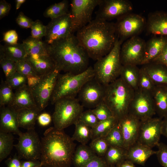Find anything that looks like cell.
I'll return each mask as SVG.
<instances>
[{"label": "cell", "instance_id": "cell-57", "mask_svg": "<svg viewBox=\"0 0 167 167\" xmlns=\"http://www.w3.org/2000/svg\"><path fill=\"white\" fill-rule=\"evenodd\" d=\"M161 133V135L167 138V116L164 117L162 120Z\"/></svg>", "mask_w": 167, "mask_h": 167}, {"label": "cell", "instance_id": "cell-58", "mask_svg": "<svg viewBox=\"0 0 167 167\" xmlns=\"http://www.w3.org/2000/svg\"><path fill=\"white\" fill-rule=\"evenodd\" d=\"M115 167H136L134 165V163L132 162L127 160H125L121 162Z\"/></svg>", "mask_w": 167, "mask_h": 167}, {"label": "cell", "instance_id": "cell-30", "mask_svg": "<svg viewBox=\"0 0 167 167\" xmlns=\"http://www.w3.org/2000/svg\"><path fill=\"white\" fill-rule=\"evenodd\" d=\"M96 155L89 146L81 144L75 149L72 160L74 167H81L91 160Z\"/></svg>", "mask_w": 167, "mask_h": 167}, {"label": "cell", "instance_id": "cell-20", "mask_svg": "<svg viewBox=\"0 0 167 167\" xmlns=\"http://www.w3.org/2000/svg\"><path fill=\"white\" fill-rule=\"evenodd\" d=\"M19 128L16 111L8 106L0 107V131L19 136L22 132Z\"/></svg>", "mask_w": 167, "mask_h": 167}, {"label": "cell", "instance_id": "cell-54", "mask_svg": "<svg viewBox=\"0 0 167 167\" xmlns=\"http://www.w3.org/2000/svg\"><path fill=\"white\" fill-rule=\"evenodd\" d=\"M5 163L7 167H21V161L16 155L12 157L8 158L6 161Z\"/></svg>", "mask_w": 167, "mask_h": 167}, {"label": "cell", "instance_id": "cell-39", "mask_svg": "<svg viewBox=\"0 0 167 167\" xmlns=\"http://www.w3.org/2000/svg\"><path fill=\"white\" fill-rule=\"evenodd\" d=\"M152 80L143 68H140L138 89L151 94L155 87Z\"/></svg>", "mask_w": 167, "mask_h": 167}, {"label": "cell", "instance_id": "cell-29", "mask_svg": "<svg viewBox=\"0 0 167 167\" xmlns=\"http://www.w3.org/2000/svg\"><path fill=\"white\" fill-rule=\"evenodd\" d=\"M140 69L137 66L122 65L119 77L129 87L135 91L138 89Z\"/></svg>", "mask_w": 167, "mask_h": 167}, {"label": "cell", "instance_id": "cell-51", "mask_svg": "<svg viewBox=\"0 0 167 167\" xmlns=\"http://www.w3.org/2000/svg\"><path fill=\"white\" fill-rule=\"evenodd\" d=\"M52 121V116L46 112L40 113L37 119L38 124L42 127L48 126L49 125Z\"/></svg>", "mask_w": 167, "mask_h": 167}, {"label": "cell", "instance_id": "cell-21", "mask_svg": "<svg viewBox=\"0 0 167 167\" xmlns=\"http://www.w3.org/2000/svg\"><path fill=\"white\" fill-rule=\"evenodd\" d=\"M25 59L32 65L37 75L41 76L55 68V64L48 54L27 55Z\"/></svg>", "mask_w": 167, "mask_h": 167}, {"label": "cell", "instance_id": "cell-41", "mask_svg": "<svg viewBox=\"0 0 167 167\" xmlns=\"http://www.w3.org/2000/svg\"><path fill=\"white\" fill-rule=\"evenodd\" d=\"M92 110L99 121L113 117L111 111L104 101Z\"/></svg>", "mask_w": 167, "mask_h": 167}, {"label": "cell", "instance_id": "cell-27", "mask_svg": "<svg viewBox=\"0 0 167 167\" xmlns=\"http://www.w3.org/2000/svg\"><path fill=\"white\" fill-rule=\"evenodd\" d=\"M151 94L156 114L161 118L167 116V86H156Z\"/></svg>", "mask_w": 167, "mask_h": 167}, {"label": "cell", "instance_id": "cell-4", "mask_svg": "<svg viewBox=\"0 0 167 167\" xmlns=\"http://www.w3.org/2000/svg\"><path fill=\"white\" fill-rule=\"evenodd\" d=\"M135 92L120 77L105 86L103 101L118 120L128 113Z\"/></svg>", "mask_w": 167, "mask_h": 167}, {"label": "cell", "instance_id": "cell-13", "mask_svg": "<svg viewBox=\"0 0 167 167\" xmlns=\"http://www.w3.org/2000/svg\"><path fill=\"white\" fill-rule=\"evenodd\" d=\"M145 41L138 36L127 40L121 48L122 65H141L145 55Z\"/></svg>", "mask_w": 167, "mask_h": 167}, {"label": "cell", "instance_id": "cell-1", "mask_svg": "<svg viewBox=\"0 0 167 167\" xmlns=\"http://www.w3.org/2000/svg\"><path fill=\"white\" fill-rule=\"evenodd\" d=\"M76 36L89 58L96 61L111 51L117 38L114 23L96 18L78 30Z\"/></svg>", "mask_w": 167, "mask_h": 167}, {"label": "cell", "instance_id": "cell-61", "mask_svg": "<svg viewBox=\"0 0 167 167\" xmlns=\"http://www.w3.org/2000/svg\"><path fill=\"white\" fill-rule=\"evenodd\" d=\"M110 167H115L110 166Z\"/></svg>", "mask_w": 167, "mask_h": 167}, {"label": "cell", "instance_id": "cell-5", "mask_svg": "<svg viewBox=\"0 0 167 167\" xmlns=\"http://www.w3.org/2000/svg\"><path fill=\"white\" fill-rule=\"evenodd\" d=\"M94 77V70L91 66L79 74H60L50 100L51 103L54 105L58 100L64 97H75L84 85Z\"/></svg>", "mask_w": 167, "mask_h": 167}, {"label": "cell", "instance_id": "cell-38", "mask_svg": "<svg viewBox=\"0 0 167 167\" xmlns=\"http://www.w3.org/2000/svg\"><path fill=\"white\" fill-rule=\"evenodd\" d=\"M13 90L5 81L2 80L0 87V107L8 106L11 103L14 96Z\"/></svg>", "mask_w": 167, "mask_h": 167}, {"label": "cell", "instance_id": "cell-2", "mask_svg": "<svg viewBox=\"0 0 167 167\" xmlns=\"http://www.w3.org/2000/svg\"><path fill=\"white\" fill-rule=\"evenodd\" d=\"M41 141L40 160L42 167H71L76 144L63 130L50 127Z\"/></svg>", "mask_w": 167, "mask_h": 167}, {"label": "cell", "instance_id": "cell-12", "mask_svg": "<svg viewBox=\"0 0 167 167\" xmlns=\"http://www.w3.org/2000/svg\"><path fill=\"white\" fill-rule=\"evenodd\" d=\"M46 26V32L44 42L48 45L64 39L74 33L70 12L51 19Z\"/></svg>", "mask_w": 167, "mask_h": 167}, {"label": "cell", "instance_id": "cell-16", "mask_svg": "<svg viewBox=\"0 0 167 167\" xmlns=\"http://www.w3.org/2000/svg\"><path fill=\"white\" fill-rule=\"evenodd\" d=\"M105 88L94 77L82 86L77 99L83 107L93 109L103 101Z\"/></svg>", "mask_w": 167, "mask_h": 167}, {"label": "cell", "instance_id": "cell-7", "mask_svg": "<svg viewBox=\"0 0 167 167\" xmlns=\"http://www.w3.org/2000/svg\"><path fill=\"white\" fill-rule=\"evenodd\" d=\"M54 105L52 115L54 127L60 130L74 124L84 111V107L76 97H64L58 100Z\"/></svg>", "mask_w": 167, "mask_h": 167}, {"label": "cell", "instance_id": "cell-22", "mask_svg": "<svg viewBox=\"0 0 167 167\" xmlns=\"http://www.w3.org/2000/svg\"><path fill=\"white\" fill-rule=\"evenodd\" d=\"M8 106L15 111L36 107L31 89L27 84L15 90L13 99Z\"/></svg>", "mask_w": 167, "mask_h": 167}, {"label": "cell", "instance_id": "cell-10", "mask_svg": "<svg viewBox=\"0 0 167 167\" xmlns=\"http://www.w3.org/2000/svg\"><path fill=\"white\" fill-rule=\"evenodd\" d=\"M60 72L56 68L42 76L40 82L31 89L36 107L41 112L47 106L50 101Z\"/></svg>", "mask_w": 167, "mask_h": 167}, {"label": "cell", "instance_id": "cell-50", "mask_svg": "<svg viewBox=\"0 0 167 167\" xmlns=\"http://www.w3.org/2000/svg\"><path fill=\"white\" fill-rule=\"evenodd\" d=\"M18 35L16 31L11 30L4 33L2 40L7 44L14 45L18 43Z\"/></svg>", "mask_w": 167, "mask_h": 167}, {"label": "cell", "instance_id": "cell-46", "mask_svg": "<svg viewBox=\"0 0 167 167\" xmlns=\"http://www.w3.org/2000/svg\"><path fill=\"white\" fill-rule=\"evenodd\" d=\"M16 71L27 76L28 75L38 76L31 64L25 59L16 62Z\"/></svg>", "mask_w": 167, "mask_h": 167}, {"label": "cell", "instance_id": "cell-60", "mask_svg": "<svg viewBox=\"0 0 167 167\" xmlns=\"http://www.w3.org/2000/svg\"><path fill=\"white\" fill-rule=\"evenodd\" d=\"M42 167V165H39V166H37V167Z\"/></svg>", "mask_w": 167, "mask_h": 167}, {"label": "cell", "instance_id": "cell-45", "mask_svg": "<svg viewBox=\"0 0 167 167\" xmlns=\"http://www.w3.org/2000/svg\"><path fill=\"white\" fill-rule=\"evenodd\" d=\"M78 120L92 128L95 127L99 122L91 109L83 111L80 115Z\"/></svg>", "mask_w": 167, "mask_h": 167}, {"label": "cell", "instance_id": "cell-28", "mask_svg": "<svg viewBox=\"0 0 167 167\" xmlns=\"http://www.w3.org/2000/svg\"><path fill=\"white\" fill-rule=\"evenodd\" d=\"M27 53L23 44L0 45V57H3L16 62L25 59Z\"/></svg>", "mask_w": 167, "mask_h": 167}, {"label": "cell", "instance_id": "cell-6", "mask_svg": "<svg viewBox=\"0 0 167 167\" xmlns=\"http://www.w3.org/2000/svg\"><path fill=\"white\" fill-rule=\"evenodd\" d=\"M122 43L117 37L111 51L96 60L94 65V78L104 86L108 85L119 77L122 66L120 58Z\"/></svg>", "mask_w": 167, "mask_h": 167}, {"label": "cell", "instance_id": "cell-49", "mask_svg": "<svg viewBox=\"0 0 167 167\" xmlns=\"http://www.w3.org/2000/svg\"><path fill=\"white\" fill-rule=\"evenodd\" d=\"M104 157L96 156L81 167H110Z\"/></svg>", "mask_w": 167, "mask_h": 167}, {"label": "cell", "instance_id": "cell-9", "mask_svg": "<svg viewBox=\"0 0 167 167\" xmlns=\"http://www.w3.org/2000/svg\"><path fill=\"white\" fill-rule=\"evenodd\" d=\"M14 146L20 158L26 160H40L41 141L35 129L22 133L19 136L17 144Z\"/></svg>", "mask_w": 167, "mask_h": 167}, {"label": "cell", "instance_id": "cell-37", "mask_svg": "<svg viewBox=\"0 0 167 167\" xmlns=\"http://www.w3.org/2000/svg\"><path fill=\"white\" fill-rule=\"evenodd\" d=\"M104 138L109 146L124 148L123 138L118 123Z\"/></svg>", "mask_w": 167, "mask_h": 167}, {"label": "cell", "instance_id": "cell-56", "mask_svg": "<svg viewBox=\"0 0 167 167\" xmlns=\"http://www.w3.org/2000/svg\"><path fill=\"white\" fill-rule=\"evenodd\" d=\"M41 165L40 160L21 161V167H36Z\"/></svg>", "mask_w": 167, "mask_h": 167}, {"label": "cell", "instance_id": "cell-24", "mask_svg": "<svg viewBox=\"0 0 167 167\" xmlns=\"http://www.w3.org/2000/svg\"><path fill=\"white\" fill-rule=\"evenodd\" d=\"M167 44L165 36H155L146 42L145 54L141 65L152 62L161 53Z\"/></svg>", "mask_w": 167, "mask_h": 167}, {"label": "cell", "instance_id": "cell-59", "mask_svg": "<svg viewBox=\"0 0 167 167\" xmlns=\"http://www.w3.org/2000/svg\"><path fill=\"white\" fill-rule=\"evenodd\" d=\"M25 0H16V9L17 10L19 9L21 5L26 2Z\"/></svg>", "mask_w": 167, "mask_h": 167}, {"label": "cell", "instance_id": "cell-14", "mask_svg": "<svg viewBox=\"0 0 167 167\" xmlns=\"http://www.w3.org/2000/svg\"><path fill=\"white\" fill-rule=\"evenodd\" d=\"M128 113L141 121L153 118L156 113L151 94L139 89L135 91Z\"/></svg>", "mask_w": 167, "mask_h": 167}, {"label": "cell", "instance_id": "cell-3", "mask_svg": "<svg viewBox=\"0 0 167 167\" xmlns=\"http://www.w3.org/2000/svg\"><path fill=\"white\" fill-rule=\"evenodd\" d=\"M48 54L60 71L81 73L89 66V57L74 33L50 45L46 44Z\"/></svg>", "mask_w": 167, "mask_h": 167}, {"label": "cell", "instance_id": "cell-43", "mask_svg": "<svg viewBox=\"0 0 167 167\" xmlns=\"http://www.w3.org/2000/svg\"><path fill=\"white\" fill-rule=\"evenodd\" d=\"M5 81L13 89L16 90L27 84V78L16 71Z\"/></svg>", "mask_w": 167, "mask_h": 167}, {"label": "cell", "instance_id": "cell-48", "mask_svg": "<svg viewBox=\"0 0 167 167\" xmlns=\"http://www.w3.org/2000/svg\"><path fill=\"white\" fill-rule=\"evenodd\" d=\"M16 21L19 27L24 28H31L33 21L31 19L26 16L22 11L19 13Z\"/></svg>", "mask_w": 167, "mask_h": 167}, {"label": "cell", "instance_id": "cell-31", "mask_svg": "<svg viewBox=\"0 0 167 167\" xmlns=\"http://www.w3.org/2000/svg\"><path fill=\"white\" fill-rule=\"evenodd\" d=\"M118 122V120L113 117L99 121L95 127L92 128V140L105 137Z\"/></svg>", "mask_w": 167, "mask_h": 167}, {"label": "cell", "instance_id": "cell-19", "mask_svg": "<svg viewBox=\"0 0 167 167\" xmlns=\"http://www.w3.org/2000/svg\"><path fill=\"white\" fill-rule=\"evenodd\" d=\"M145 28L149 33L155 36H167V12L156 11L149 14Z\"/></svg>", "mask_w": 167, "mask_h": 167}, {"label": "cell", "instance_id": "cell-17", "mask_svg": "<svg viewBox=\"0 0 167 167\" xmlns=\"http://www.w3.org/2000/svg\"><path fill=\"white\" fill-rule=\"evenodd\" d=\"M162 120L152 118L141 121L137 142L152 148L157 146L161 135Z\"/></svg>", "mask_w": 167, "mask_h": 167}, {"label": "cell", "instance_id": "cell-55", "mask_svg": "<svg viewBox=\"0 0 167 167\" xmlns=\"http://www.w3.org/2000/svg\"><path fill=\"white\" fill-rule=\"evenodd\" d=\"M41 76L28 75L27 76V85L31 89L37 85L40 81Z\"/></svg>", "mask_w": 167, "mask_h": 167}, {"label": "cell", "instance_id": "cell-44", "mask_svg": "<svg viewBox=\"0 0 167 167\" xmlns=\"http://www.w3.org/2000/svg\"><path fill=\"white\" fill-rule=\"evenodd\" d=\"M31 29V36L33 38L41 40L46 35V26L44 25L39 20L33 21Z\"/></svg>", "mask_w": 167, "mask_h": 167}, {"label": "cell", "instance_id": "cell-47", "mask_svg": "<svg viewBox=\"0 0 167 167\" xmlns=\"http://www.w3.org/2000/svg\"><path fill=\"white\" fill-rule=\"evenodd\" d=\"M158 150L156 154L161 165L163 167H167V145L159 143L157 145Z\"/></svg>", "mask_w": 167, "mask_h": 167}, {"label": "cell", "instance_id": "cell-42", "mask_svg": "<svg viewBox=\"0 0 167 167\" xmlns=\"http://www.w3.org/2000/svg\"><path fill=\"white\" fill-rule=\"evenodd\" d=\"M0 64L6 77V80L16 72V62L3 57H0Z\"/></svg>", "mask_w": 167, "mask_h": 167}, {"label": "cell", "instance_id": "cell-32", "mask_svg": "<svg viewBox=\"0 0 167 167\" xmlns=\"http://www.w3.org/2000/svg\"><path fill=\"white\" fill-rule=\"evenodd\" d=\"M22 43L24 46L27 55L48 54L46 43L41 40L35 39L30 36L23 40Z\"/></svg>", "mask_w": 167, "mask_h": 167}, {"label": "cell", "instance_id": "cell-40", "mask_svg": "<svg viewBox=\"0 0 167 167\" xmlns=\"http://www.w3.org/2000/svg\"><path fill=\"white\" fill-rule=\"evenodd\" d=\"M89 146L96 156L104 157L109 145L104 137H101L92 140Z\"/></svg>", "mask_w": 167, "mask_h": 167}, {"label": "cell", "instance_id": "cell-8", "mask_svg": "<svg viewBox=\"0 0 167 167\" xmlns=\"http://www.w3.org/2000/svg\"><path fill=\"white\" fill-rule=\"evenodd\" d=\"M114 24L117 37L123 42L140 33L146 28V20L142 16L131 12L117 19Z\"/></svg>", "mask_w": 167, "mask_h": 167}, {"label": "cell", "instance_id": "cell-35", "mask_svg": "<svg viewBox=\"0 0 167 167\" xmlns=\"http://www.w3.org/2000/svg\"><path fill=\"white\" fill-rule=\"evenodd\" d=\"M69 5V1L66 0L54 3L45 10L43 15L51 19L57 18L69 13L68 10Z\"/></svg>", "mask_w": 167, "mask_h": 167}, {"label": "cell", "instance_id": "cell-23", "mask_svg": "<svg viewBox=\"0 0 167 167\" xmlns=\"http://www.w3.org/2000/svg\"><path fill=\"white\" fill-rule=\"evenodd\" d=\"M156 152L152 148L136 142L126 149V159L134 164L143 165Z\"/></svg>", "mask_w": 167, "mask_h": 167}, {"label": "cell", "instance_id": "cell-18", "mask_svg": "<svg viewBox=\"0 0 167 167\" xmlns=\"http://www.w3.org/2000/svg\"><path fill=\"white\" fill-rule=\"evenodd\" d=\"M141 122L129 113L118 120V124L123 138L125 149H127L137 142Z\"/></svg>", "mask_w": 167, "mask_h": 167}, {"label": "cell", "instance_id": "cell-52", "mask_svg": "<svg viewBox=\"0 0 167 167\" xmlns=\"http://www.w3.org/2000/svg\"><path fill=\"white\" fill-rule=\"evenodd\" d=\"M152 62L160 64L167 67V44L160 54Z\"/></svg>", "mask_w": 167, "mask_h": 167}, {"label": "cell", "instance_id": "cell-26", "mask_svg": "<svg viewBox=\"0 0 167 167\" xmlns=\"http://www.w3.org/2000/svg\"><path fill=\"white\" fill-rule=\"evenodd\" d=\"M16 111L19 128L27 130L35 129L36 121L41 112L37 107L24 108Z\"/></svg>", "mask_w": 167, "mask_h": 167}, {"label": "cell", "instance_id": "cell-33", "mask_svg": "<svg viewBox=\"0 0 167 167\" xmlns=\"http://www.w3.org/2000/svg\"><path fill=\"white\" fill-rule=\"evenodd\" d=\"M75 132L71 137L74 141L76 140L81 144H86L91 139L92 128L83 122L78 120L74 123Z\"/></svg>", "mask_w": 167, "mask_h": 167}, {"label": "cell", "instance_id": "cell-15", "mask_svg": "<svg viewBox=\"0 0 167 167\" xmlns=\"http://www.w3.org/2000/svg\"><path fill=\"white\" fill-rule=\"evenodd\" d=\"M98 6L95 18L109 21L131 13L133 9L127 0H101Z\"/></svg>", "mask_w": 167, "mask_h": 167}, {"label": "cell", "instance_id": "cell-25", "mask_svg": "<svg viewBox=\"0 0 167 167\" xmlns=\"http://www.w3.org/2000/svg\"><path fill=\"white\" fill-rule=\"evenodd\" d=\"M150 77L155 86H167V67L151 62L142 67Z\"/></svg>", "mask_w": 167, "mask_h": 167}, {"label": "cell", "instance_id": "cell-36", "mask_svg": "<svg viewBox=\"0 0 167 167\" xmlns=\"http://www.w3.org/2000/svg\"><path fill=\"white\" fill-rule=\"evenodd\" d=\"M14 137L11 133L0 131V161L11 153L13 147Z\"/></svg>", "mask_w": 167, "mask_h": 167}, {"label": "cell", "instance_id": "cell-53", "mask_svg": "<svg viewBox=\"0 0 167 167\" xmlns=\"http://www.w3.org/2000/svg\"><path fill=\"white\" fill-rule=\"evenodd\" d=\"M11 8L10 3L5 0L0 1V19H1L9 13Z\"/></svg>", "mask_w": 167, "mask_h": 167}, {"label": "cell", "instance_id": "cell-11", "mask_svg": "<svg viewBox=\"0 0 167 167\" xmlns=\"http://www.w3.org/2000/svg\"><path fill=\"white\" fill-rule=\"evenodd\" d=\"M101 0H72L70 12L74 32H77L92 20L93 13Z\"/></svg>", "mask_w": 167, "mask_h": 167}, {"label": "cell", "instance_id": "cell-34", "mask_svg": "<svg viewBox=\"0 0 167 167\" xmlns=\"http://www.w3.org/2000/svg\"><path fill=\"white\" fill-rule=\"evenodd\" d=\"M126 151L123 148L109 146L104 158L109 166L115 167L126 159Z\"/></svg>", "mask_w": 167, "mask_h": 167}]
</instances>
